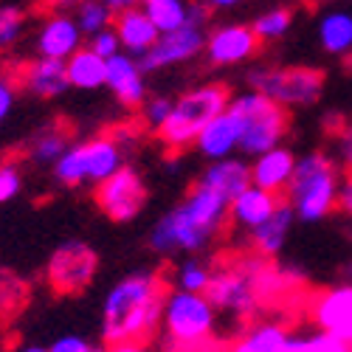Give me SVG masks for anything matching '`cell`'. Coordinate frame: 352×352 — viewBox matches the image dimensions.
<instances>
[{
  "instance_id": "6da1fadb",
  "label": "cell",
  "mask_w": 352,
  "mask_h": 352,
  "mask_svg": "<svg viewBox=\"0 0 352 352\" xmlns=\"http://www.w3.org/2000/svg\"><path fill=\"white\" fill-rule=\"evenodd\" d=\"M228 220L231 200L209 186L195 184L178 206L158 217V223L150 231V248L158 256H195L220 237Z\"/></svg>"
},
{
  "instance_id": "7a4b0ae2",
  "label": "cell",
  "mask_w": 352,
  "mask_h": 352,
  "mask_svg": "<svg viewBox=\"0 0 352 352\" xmlns=\"http://www.w3.org/2000/svg\"><path fill=\"white\" fill-rule=\"evenodd\" d=\"M164 285L155 274H130L119 279L102 305V338L110 346L144 344L158 330L164 310Z\"/></svg>"
},
{
  "instance_id": "3957f363",
  "label": "cell",
  "mask_w": 352,
  "mask_h": 352,
  "mask_svg": "<svg viewBox=\"0 0 352 352\" xmlns=\"http://www.w3.org/2000/svg\"><path fill=\"white\" fill-rule=\"evenodd\" d=\"M338 169L324 153H310L296 161V172L287 186V203L302 223L324 220L333 209H338Z\"/></svg>"
},
{
  "instance_id": "277c9868",
  "label": "cell",
  "mask_w": 352,
  "mask_h": 352,
  "mask_svg": "<svg viewBox=\"0 0 352 352\" xmlns=\"http://www.w3.org/2000/svg\"><path fill=\"white\" fill-rule=\"evenodd\" d=\"M268 268V259L251 254L237 262H231L228 268L214 271V279L206 290V296L217 307L220 316L248 321L262 305V274Z\"/></svg>"
},
{
  "instance_id": "5b68a950",
  "label": "cell",
  "mask_w": 352,
  "mask_h": 352,
  "mask_svg": "<svg viewBox=\"0 0 352 352\" xmlns=\"http://www.w3.org/2000/svg\"><path fill=\"white\" fill-rule=\"evenodd\" d=\"M228 104H231V96L226 91V85H200L172 104V113L161 124L158 138L166 144V150L184 153L189 146H195L203 127H206L214 116L226 113Z\"/></svg>"
},
{
  "instance_id": "8992f818",
  "label": "cell",
  "mask_w": 352,
  "mask_h": 352,
  "mask_svg": "<svg viewBox=\"0 0 352 352\" xmlns=\"http://www.w3.org/2000/svg\"><path fill=\"white\" fill-rule=\"evenodd\" d=\"M124 166V144L116 135H99L82 141L56 161L54 175L63 186H82V184H104Z\"/></svg>"
},
{
  "instance_id": "52a82bcc",
  "label": "cell",
  "mask_w": 352,
  "mask_h": 352,
  "mask_svg": "<svg viewBox=\"0 0 352 352\" xmlns=\"http://www.w3.org/2000/svg\"><path fill=\"white\" fill-rule=\"evenodd\" d=\"M228 110L240 119L243 135H240V150L245 155H262L279 146V141L287 133V113L279 102H274L265 94H240L237 99H231Z\"/></svg>"
},
{
  "instance_id": "ba28073f",
  "label": "cell",
  "mask_w": 352,
  "mask_h": 352,
  "mask_svg": "<svg viewBox=\"0 0 352 352\" xmlns=\"http://www.w3.org/2000/svg\"><path fill=\"white\" fill-rule=\"evenodd\" d=\"M251 91L265 94L282 107L313 104L324 91V74L316 68H259L248 74Z\"/></svg>"
},
{
  "instance_id": "9c48e42d",
  "label": "cell",
  "mask_w": 352,
  "mask_h": 352,
  "mask_svg": "<svg viewBox=\"0 0 352 352\" xmlns=\"http://www.w3.org/2000/svg\"><path fill=\"white\" fill-rule=\"evenodd\" d=\"M96 268H99L96 251L82 240H68L48 259V282L56 293L71 296V293H79L94 282Z\"/></svg>"
},
{
  "instance_id": "30bf717a",
  "label": "cell",
  "mask_w": 352,
  "mask_h": 352,
  "mask_svg": "<svg viewBox=\"0 0 352 352\" xmlns=\"http://www.w3.org/2000/svg\"><path fill=\"white\" fill-rule=\"evenodd\" d=\"M96 203L116 223L135 220L146 203V186L141 181V175L133 166H122L113 178L96 186Z\"/></svg>"
},
{
  "instance_id": "8fae6325",
  "label": "cell",
  "mask_w": 352,
  "mask_h": 352,
  "mask_svg": "<svg viewBox=\"0 0 352 352\" xmlns=\"http://www.w3.org/2000/svg\"><path fill=\"white\" fill-rule=\"evenodd\" d=\"M200 51H206V34H203V28L200 25H184V28H175V32L161 34L158 43L153 45V51L138 60V65L144 74H153L158 68L186 63L192 56H197Z\"/></svg>"
},
{
  "instance_id": "7c38bea8",
  "label": "cell",
  "mask_w": 352,
  "mask_h": 352,
  "mask_svg": "<svg viewBox=\"0 0 352 352\" xmlns=\"http://www.w3.org/2000/svg\"><path fill=\"white\" fill-rule=\"evenodd\" d=\"M259 51V37L251 25H220L206 37V56L212 65H240Z\"/></svg>"
},
{
  "instance_id": "4fadbf2b",
  "label": "cell",
  "mask_w": 352,
  "mask_h": 352,
  "mask_svg": "<svg viewBox=\"0 0 352 352\" xmlns=\"http://www.w3.org/2000/svg\"><path fill=\"white\" fill-rule=\"evenodd\" d=\"M113 96L124 107H141L146 102V85H144V71L135 56L127 51L116 54L107 60V82H104Z\"/></svg>"
},
{
  "instance_id": "5bb4252c",
  "label": "cell",
  "mask_w": 352,
  "mask_h": 352,
  "mask_svg": "<svg viewBox=\"0 0 352 352\" xmlns=\"http://www.w3.org/2000/svg\"><path fill=\"white\" fill-rule=\"evenodd\" d=\"M82 48V28L76 17L68 14H54L43 23L37 34V51L48 60H71V56Z\"/></svg>"
},
{
  "instance_id": "9a60e30c",
  "label": "cell",
  "mask_w": 352,
  "mask_h": 352,
  "mask_svg": "<svg viewBox=\"0 0 352 352\" xmlns=\"http://www.w3.org/2000/svg\"><path fill=\"white\" fill-rule=\"evenodd\" d=\"M240 135H243L240 119L231 110H226V113L214 116V119L203 127V133L197 135L195 146L200 150L203 158L220 161V158H228L234 150H240Z\"/></svg>"
},
{
  "instance_id": "2e32d148",
  "label": "cell",
  "mask_w": 352,
  "mask_h": 352,
  "mask_svg": "<svg viewBox=\"0 0 352 352\" xmlns=\"http://www.w3.org/2000/svg\"><path fill=\"white\" fill-rule=\"evenodd\" d=\"M296 155L285 146H274V150L256 155L254 166H251V184L259 189H268L274 195L287 192L290 181H293V172H296Z\"/></svg>"
},
{
  "instance_id": "e0dca14e",
  "label": "cell",
  "mask_w": 352,
  "mask_h": 352,
  "mask_svg": "<svg viewBox=\"0 0 352 352\" xmlns=\"http://www.w3.org/2000/svg\"><path fill=\"white\" fill-rule=\"evenodd\" d=\"M20 85L32 96H40V99L63 96L68 87H71L65 60H48V56H40V60L28 63L20 71Z\"/></svg>"
},
{
  "instance_id": "ac0fdd59",
  "label": "cell",
  "mask_w": 352,
  "mask_h": 352,
  "mask_svg": "<svg viewBox=\"0 0 352 352\" xmlns=\"http://www.w3.org/2000/svg\"><path fill=\"white\" fill-rule=\"evenodd\" d=\"M113 23H116L113 25L116 34H119V40H122V48L130 56H135V60H141V56L150 54L153 45L158 43V37H161L155 23L146 17V12L138 9V6L135 9H127V12H119Z\"/></svg>"
},
{
  "instance_id": "d6986e66",
  "label": "cell",
  "mask_w": 352,
  "mask_h": 352,
  "mask_svg": "<svg viewBox=\"0 0 352 352\" xmlns=\"http://www.w3.org/2000/svg\"><path fill=\"white\" fill-rule=\"evenodd\" d=\"M296 220H299V217H296V212L290 209V203H287V200L279 203L276 212H274L265 223L248 231L251 251L259 254V256H265V259L279 256V251L285 248V243H287V237H290V228H293V223H296Z\"/></svg>"
},
{
  "instance_id": "ffe728a7",
  "label": "cell",
  "mask_w": 352,
  "mask_h": 352,
  "mask_svg": "<svg viewBox=\"0 0 352 352\" xmlns=\"http://www.w3.org/2000/svg\"><path fill=\"white\" fill-rule=\"evenodd\" d=\"M316 321L321 324V330L352 344V285L324 293L316 305Z\"/></svg>"
},
{
  "instance_id": "44dd1931",
  "label": "cell",
  "mask_w": 352,
  "mask_h": 352,
  "mask_svg": "<svg viewBox=\"0 0 352 352\" xmlns=\"http://www.w3.org/2000/svg\"><path fill=\"white\" fill-rule=\"evenodd\" d=\"M279 203H282L279 195H274L268 189H259V186L251 184L243 195H237L231 200V223L245 228V231H251V228L265 223L276 212Z\"/></svg>"
},
{
  "instance_id": "7402d4cb",
  "label": "cell",
  "mask_w": 352,
  "mask_h": 352,
  "mask_svg": "<svg viewBox=\"0 0 352 352\" xmlns=\"http://www.w3.org/2000/svg\"><path fill=\"white\" fill-rule=\"evenodd\" d=\"M197 184L209 186V189L220 192L223 197L234 200L251 186V166L243 164L240 158H220V161H212L206 169H203Z\"/></svg>"
},
{
  "instance_id": "603a6c76",
  "label": "cell",
  "mask_w": 352,
  "mask_h": 352,
  "mask_svg": "<svg viewBox=\"0 0 352 352\" xmlns=\"http://www.w3.org/2000/svg\"><path fill=\"white\" fill-rule=\"evenodd\" d=\"M290 341V330L279 321H256L245 327L237 341H231L226 352H285Z\"/></svg>"
},
{
  "instance_id": "cb8c5ba5",
  "label": "cell",
  "mask_w": 352,
  "mask_h": 352,
  "mask_svg": "<svg viewBox=\"0 0 352 352\" xmlns=\"http://www.w3.org/2000/svg\"><path fill=\"white\" fill-rule=\"evenodd\" d=\"M65 68L71 87H79V91H94L107 82V60H102L91 48H79L71 60H65Z\"/></svg>"
},
{
  "instance_id": "d4e9b609",
  "label": "cell",
  "mask_w": 352,
  "mask_h": 352,
  "mask_svg": "<svg viewBox=\"0 0 352 352\" xmlns=\"http://www.w3.org/2000/svg\"><path fill=\"white\" fill-rule=\"evenodd\" d=\"M318 43L327 54H336V56L352 54V14L327 12L318 23Z\"/></svg>"
},
{
  "instance_id": "484cf974",
  "label": "cell",
  "mask_w": 352,
  "mask_h": 352,
  "mask_svg": "<svg viewBox=\"0 0 352 352\" xmlns=\"http://www.w3.org/2000/svg\"><path fill=\"white\" fill-rule=\"evenodd\" d=\"M144 12L155 23L161 34L189 25V3L186 0H141Z\"/></svg>"
},
{
  "instance_id": "4316f807",
  "label": "cell",
  "mask_w": 352,
  "mask_h": 352,
  "mask_svg": "<svg viewBox=\"0 0 352 352\" xmlns=\"http://www.w3.org/2000/svg\"><path fill=\"white\" fill-rule=\"evenodd\" d=\"M68 150H71L68 133L60 127H45L43 133L34 135L32 146H28V155H32V161L40 166H56V161H60Z\"/></svg>"
},
{
  "instance_id": "83f0119b",
  "label": "cell",
  "mask_w": 352,
  "mask_h": 352,
  "mask_svg": "<svg viewBox=\"0 0 352 352\" xmlns=\"http://www.w3.org/2000/svg\"><path fill=\"white\" fill-rule=\"evenodd\" d=\"M212 279H214L212 265L197 256H186L178 265V271H175V287L186 293H206Z\"/></svg>"
},
{
  "instance_id": "f1b7e54d",
  "label": "cell",
  "mask_w": 352,
  "mask_h": 352,
  "mask_svg": "<svg viewBox=\"0 0 352 352\" xmlns=\"http://www.w3.org/2000/svg\"><path fill=\"white\" fill-rule=\"evenodd\" d=\"M293 25V12L290 9H268L254 20V34L259 37V43H274L282 40Z\"/></svg>"
},
{
  "instance_id": "f546056e",
  "label": "cell",
  "mask_w": 352,
  "mask_h": 352,
  "mask_svg": "<svg viewBox=\"0 0 352 352\" xmlns=\"http://www.w3.org/2000/svg\"><path fill=\"white\" fill-rule=\"evenodd\" d=\"M113 17L116 14L102 3V0H82L76 6V23L82 28V34H87V37L99 34L102 28H110Z\"/></svg>"
},
{
  "instance_id": "4dcf8cb0",
  "label": "cell",
  "mask_w": 352,
  "mask_h": 352,
  "mask_svg": "<svg viewBox=\"0 0 352 352\" xmlns=\"http://www.w3.org/2000/svg\"><path fill=\"white\" fill-rule=\"evenodd\" d=\"M25 17L17 6H0V48H9L20 40Z\"/></svg>"
},
{
  "instance_id": "1f68e13d",
  "label": "cell",
  "mask_w": 352,
  "mask_h": 352,
  "mask_svg": "<svg viewBox=\"0 0 352 352\" xmlns=\"http://www.w3.org/2000/svg\"><path fill=\"white\" fill-rule=\"evenodd\" d=\"M172 104L166 96H153V99H146L141 104V116H144V122L150 124L153 130H161V124L169 119V113H172Z\"/></svg>"
},
{
  "instance_id": "d6a6232c",
  "label": "cell",
  "mask_w": 352,
  "mask_h": 352,
  "mask_svg": "<svg viewBox=\"0 0 352 352\" xmlns=\"http://www.w3.org/2000/svg\"><path fill=\"white\" fill-rule=\"evenodd\" d=\"M87 48L96 51V54L102 56V60H110V56L122 54V40H119V34H116V28H102L99 34H94V37H91Z\"/></svg>"
},
{
  "instance_id": "836d02e7",
  "label": "cell",
  "mask_w": 352,
  "mask_h": 352,
  "mask_svg": "<svg viewBox=\"0 0 352 352\" xmlns=\"http://www.w3.org/2000/svg\"><path fill=\"white\" fill-rule=\"evenodd\" d=\"M20 186H23L20 169H17L14 164H0V203L17 197Z\"/></svg>"
},
{
  "instance_id": "e575fe53",
  "label": "cell",
  "mask_w": 352,
  "mask_h": 352,
  "mask_svg": "<svg viewBox=\"0 0 352 352\" xmlns=\"http://www.w3.org/2000/svg\"><path fill=\"white\" fill-rule=\"evenodd\" d=\"M87 349H91V341L79 333H65L54 338V344L48 346V352H87Z\"/></svg>"
},
{
  "instance_id": "d590c367",
  "label": "cell",
  "mask_w": 352,
  "mask_h": 352,
  "mask_svg": "<svg viewBox=\"0 0 352 352\" xmlns=\"http://www.w3.org/2000/svg\"><path fill=\"white\" fill-rule=\"evenodd\" d=\"M12 104H14V87L6 76H0V124H3L6 116L12 113Z\"/></svg>"
},
{
  "instance_id": "8d00e7d4",
  "label": "cell",
  "mask_w": 352,
  "mask_h": 352,
  "mask_svg": "<svg viewBox=\"0 0 352 352\" xmlns=\"http://www.w3.org/2000/svg\"><path fill=\"white\" fill-rule=\"evenodd\" d=\"M338 153H341V161L346 164V169L352 172V124H346L341 130V141H338Z\"/></svg>"
},
{
  "instance_id": "74e56055",
  "label": "cell",
  "mask_w": 352,
  "mask_h": 352,
  "mask_svg": "<svg viewBox=\"0 0 352 352\" xmlns=\"http://www.w3.org/2000/svg\"><path fill=\"white\" fill-rule=\"evenodd\" d=\"M338 209H344L349 217H352V172L349 178L341 184V197H338Z\"/></svg>"
},
{
  "instance_id": "f35d334b",
  "label": "cell",
  "mask_w": 352,
  "mask_h": 352,
  "mask_svg": "<svg viewBox=\"0 0 352 352\" xmlns=\"http://www.w3.org/2000/svg\"><path fill=\"white\" fill-rule=\"evenodd\" d=\"M102 3L113 12V14H119V12H127V9H135L141 0H102Z\"/></svg>"
},
{
  "instance_id": "ab89813d",
  "label": "cell",
  "mask_w": 352,
  "mask_h": 352,
  "mask_svg": "<svg viewBox=\"0 0 352 352\" xmlns=\"http://www.w3.org/2000/svg\"><path fill=\"white\" fill-rule=\"evenodd\" d=\"M82 3V0H43V6L45 9H56V12H60V9H68V6H79Z\"/></svg>"
},
{
  "instance_id": "60d3db41",
  "label": "cell",
  "mask_w": 352,
  "mask_h": 352,
  "mask_svg": "<svg viewBox=\"0 0 352 352\" xmlns=\"http://www.w3.org/2000/svg\"><path fill=\"white\" fill-rule=\"evenodd\" d=\"M206 3H209L212 9H234V6L245 3V0H206Z\"/></svg>"
},
{
  "instance_id": "b9f144b4",
  "label": "cell",
  "mask_w": 352,
  "mask_h": 352,
  "mask_svg": "<svg viewBox=\"0 0 352 352\" xmlns=\"http://www.w3.org/2000/svg\"><path fill=\"white\" fill-rule=\"evenodd\" d=\"M116 352H153L150 346H144V344H122V346H113Z\"/></svg>"
},
{
  "instance_id": "7bdbcfd3",
  "label": "cell",
  "mask_w": 352,
  "mask_h": 352,
  "mask_svg": "<svg viewBox=\"0 0 352 352\" xmlns=\"http://www.w3.org/2000/svg\"><path fill=\"white\" fill-rule=\"evenodd\" d=\"M17 352H48V346H37V344H25V346H20Z\"/></svg>"
},
{
  "instance_id": "ee69618b",
  "label": "cell",
  "mask_w": 352,
  "mask_h": 352,
  "mask_svg": "<svg viewBox=\"0 0 352 352\" xmlns=\"http://www.w3.org/2000/svg\"><path fill=\"white\" fill-rule=\"evenodd\" d=\"M87 352H116V349H113L110 344H99V346H91Z\"/></svg>"
}]
</instances>
